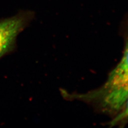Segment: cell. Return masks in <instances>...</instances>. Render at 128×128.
<instances>
[{"label":"cell","instance_id":"6da1fadb","mask_svg":"<svg viewBox=\"0 0 128 128\" xmlns=\"http://www.w3.org/2000/svg\"><path fill=\"white\" fill-rule=\"evenodd\" d=\"M81 97L98 100L107 111L118 113L121 110L128 97V42L121 60L104 85Z\"/></svg>","mask_w":128,"mask_h":128},{"label":"cell","instance_id":"7a4b0ae2","mask_svg":"<svg viewBox=\"0 0 128 128\" xmlns=\"http://www.w3.org/2000/svg\"><path fill=\"white\" fill-rule=\"evenodd\" d=\"M34 17L33 12L20 10L11 17L0 19V59L14 50L18 35Z\"/></svg>","mask_w":128,"mask_h":128},{"label":"cell","instance_id":"3957f363","mask_svg":"<svg viewBox=\"0 0 128 128\" xmlns=\"http://www.w3.org/2000/svg\"><path fill=\"white\" fill-rule=\"evenodd\" d=\"M128 119V97L123 107L118 112V114L110 123V126H114L118 124L123 122Z\"/></svg>","mask_w":128,"mask_h":128}]
</instances>
